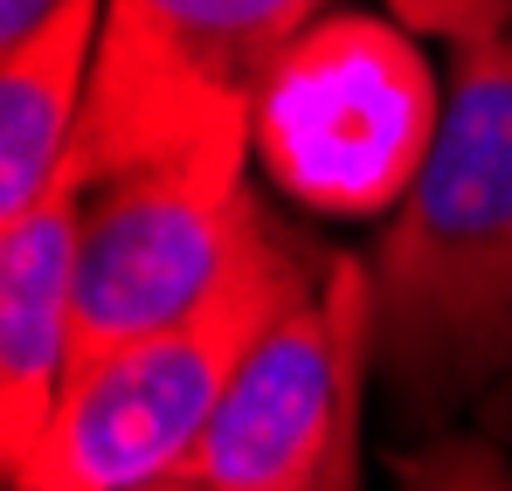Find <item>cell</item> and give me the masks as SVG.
Masks as SVG:
<instances>
[{"label":"cell","instance_id":"2","mask_svg":"<svg viewBox=\"0 0 512 491\" xmlns=\"http://www.w3.org/2000/svg\"><path fill=\"white\" fill-rule=\"evenodd\" d=\"M312 291V270L256 222L229 277L167 326L84 360L63 381L56 415L7 450V491H146L167 485L236 388L256 339Z\"/></svg>","mask_w":512,"mask_h":491},{"label":"cell","instance_id":"10","mask_svg":"<svg viewBox=\"0 0 512 491\" xmlns=\"http://www.w3.org/2000/svg\"><path fill=\"white\" fill-rule=\"evenodd\" d=\"M388 14L423 35V42H457V49H478V42H499L512 35V0H388Z\"/></svg>","mask_w":512,"mask_h":491},{"label":"cell","instance_id":"11","mask_svg":"<svg viewBox=\"0 0 512 491\" xmlns=\"http://www.w3.org/2000/svg\"><path fill=\"white\" fill-rule=\"evenodd\" d=\"M367 388H374V381H367ZM367 388L346 402L340 443H333V457H326V478H319V491H360V450H367Z\"/></svg>","mask_w":512,"mask_h":491},{"label":"cell","instance_id":"1","mask_svg":"<svg viewBox=\"0 0 512 491\" xmlns=\"http://www.w3.org/2000/svg\"><path fill=\"white\" fill-rule=\"evenodd\" d=\"M374 381L450 415L512 381V35L457 49L443 132L367 256Z\"/></svg>","mask_w":512,"mask_h":491},{"label":"cell","instance_id":"14","mask_svg":"<svg viewBox=\"0 0 512 491\" xmlns=\"http://www.w3.org/2000/svg\"><path fill=\"white\" fill-rule=\"evenodd\" d=\"M146 491H215V485H187V478H167V485H146Z\"/></svg>","mask_w":512,"mask_h":491},{"label":"cell","instance_id":"4","mask_svg":"<svg viewBox=\"0 0 512 491\" xmlns=\"http://www.w3.org/2000/svg\"><path fill=\"white\" fill-rule=\"evenodd\" d=\"M250 160V125H222L90 180L70 374L97 353L194 312L229 277L236 249L263 222Z\"/></svg>","mask_w":512,"mask_h":491},{"label":"cell","instance_id":"8","mask_svg":"<svg viewBox=\"0 0 512 491\" xmlns=\"http://www.w3.org/2000/svg\"><path fill=\"white\" fill-rule=\"evenodd\" d=\"M97 35H104V0H70L35 35L0 49V222L35 208L70 160L90 104Z\"/></svg>","mask_w":512,"mask_h":491},{"label":"cell","instance_id":"12","mask_svg":"<svg viewBox=\"0 0 512 491\" xmlns=\"http://www.w3.org/2000/svg\"><path fill=\"white\" fill-rule=\"evenodd\" d=\"M70 0H0V49L7 42H21V35H35L49 14H63Z\"/></svg>","mask_w":512,"mask_h":491},{"label":"cell","instance_id":"7","mask_svg":"<svg viewBox=\"0 0 512 491\" xmlns=\"http://www.w3.org/2000/svg\"><path fill=\"white\" fill-rule=\"evenodd\" d=\"M90 180L63 160L35 208L0 222V457L21 450L63 402L77 332Z\"/></svg>","mask_w":512,"mask_h":491},{"label":"cell","instance_id":"6","mask_svg":"<svg viewBox=\"0 0 512 491\" xmlns=\"http://www.w3.org/2000/svg\"><path fill=\"white\" fill-rule=\"evenodd\" d=\"M374 381L367 263L333 256L305 298L256 339L215 422L173 478L215 491H319L346 402Z\"/></svg>","mask_w":512,"mask_h":491},{"label":"cell","instance_id":"13","mask_svg":"<svg viewBox=\"0 0 512 491\" xmlns=\"http://www.w3.org/2000/svg\"><path fill=\"white\" fill-rule=\"evenodd\" d=\"M478 415H485V436L512 443V381L499 388V395H485V402H478Z\"/></svg>","mask_w":512,"mask_h":491},{"label":"cell","instance_id":"3","mask_svg":"<svg viewBox=\"0 0 512 491\" xmlns=\"http://www.w3.org/2000/svg\"><path fill=\"white\" fill-rule=\"evenodd\" d=\"M450 83L395 14H319L250 97V146L312 215L388 222L423 180Z\"/></svg>","mask_w":512,"mask_h":491},{"label":"cell","instance_id":"5","mask_svg":"<svg viewBox=\"0 0 512 491\" xmlns=\"http://www.w3.org/2000/svg\"><path fill=\"white\" fill-rule=\"evenodd\" d=\"M319 7L326 0H104L70 166L104 180L201 132L250 125L256 83L319 21Z\"/></svg>","mask_w":512,"mask_h":491},{"label":"cell","instance_id":"9","mask_svg":"<svg viewBox=\"0 0 512 491\" xmlns=\"http://www.w3.org/2000/svg\"><path fill=\"white\" fill-rule=\"evenodd\" d=\"M402 491H512V457L499 436H436L402 464Z\"/></svg>","mask_w":512,"mask_h":491}]
</instances>
